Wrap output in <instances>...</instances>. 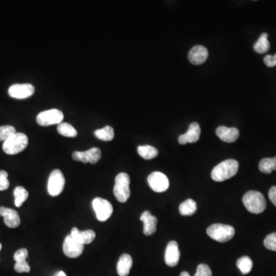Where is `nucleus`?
<instances>
[{"mask_svg":"<svg viewBox=\"0 0 276 276\" xmlns=\"http://www.w3.org/2000/svg\"><path fill=\"white\" fill-rule=\"evenodd\" d=\"M28 255V253L26 249H20V250L15 252V254H14V260L15 261L14 270L16 273H23L30 272V266L26 261Z\"/></svg>","mask_w":276,"mask_h":276,"instance_id":"obj_15","label":"nucleus"},{"mask_svg":"<svg viewBox=\"0 0 276 276\" xmlns=\"http://www.w3.org/2000/svg\"><path fill=\"white\" fill-rule=\"evenodd\" d=\"M266 248L272 251H276V233H271L266 236L264 240Z\"/></svg>","mask_w":276,"mask_h":276,"instance_id":"obj_31","label":"nucleus"},{"mask_svg":"<svg viewBox=\"0 0 276 276\" xmlns=\"http://www.w3.org/2000/svg\"><path fill=\"white\" fill-rule=\"evenodd\" d=\"M138 152L139 155L145 160H151L158 155V150L154 146H150V145L138 146Z\"/></svg>","mask_w":276,"mask_h":276,"instance_id":"obj_24","label":"nucleus"},{"mask_svg":"<svg viewBox=\"0 0 276 276\" xmlns=\"http://www.w3.org/2000/svg\"><path fill=\"white\" fill-rule=\"evenodd\" d=\"M65 179L60 170H54L48 180V192L52 196H57L63 191Z\"/></svg>","mask_w":276,"mask_h":276,"instance_id":"obj_7","label":"nucleus"},{"mask_svg":"<svg viewBox=\"0 0 276 276\" xmlns=\"http://www.w3.org/2000/svg\"><path fill=\"white\" fill-rule=\"evenodd\" d=\"M0 216L4 218V223L9 228H16L20 225V217L13 209L0 207Z\"/></svg>","mask_w":276,"mask_h":276,"instance_id":"obj_17","label":"nucleus"},{"mask_svg":"<svg viewBox=\"0 0 276 276\" xmlns=\"http://www.w3.org/2000/svg\"><path fill=\"white\" fill-rule=\"evenodd\" d=\"M257 53L264 54L268 52L270 48V42L268 39V34L263 33L253 46Z\"/></svg>","mask_w":276,"mask_h":276,"instance_id":"obj_23","label":"nucleus"},{"mask_svg":"<svg viewBox=\"0 0 276 276\" xmlns=\"http://www.w3.org/2000/svg\"><path fill=\"white\" fill-rule=\"evenodd\" d=\"M180 250L178 243L176 241H170L167 244L165 252V263L170 267H174L180 261Z\"/></svg>","mask_w":276,"mask_h":276,"instance_id":"obj_14","label":"nucleus"},{"mask_svg":"<svg viewBox=\"0 0 276 276\" xmlns=\"http://www.w3.org/2000/svg\"><path fill=\"white\" fill-rule=\"evenodd\" d=\"M102 158V151L98 147H93L86 151H75L72 153V159L75 161L82 163H90L92 164L98 163Z\"/></svg>","mask_w":276,"mask_h":276,"instance_id":"obj_10","label":"nucleus"},{"mask_svg":"<svg viewBox=\"0 0 276 276\" xmlns=\"http://www.w3.org/2000/svg\"><path fill=\"white\" fill-rule=\"evenodd\" d=\"M200 134H201V129H200V125L196 122H193V123L190 124L186 133L179 137V143L183 145L187 143H196L200 139Z\"/></svg>","mask_w":276,"mask_h":276,"instance_id":"obj_13","label":"nucleus"},{"mask_svg":"<svg viewBox=\"0 0 276 276\" xmlns=\"http://www.w3.org/2000/svg\"><path fill=\"white\" fill-rule=\"evenodd\" d=\"M114 194L120 203H126L130 198V176L128 173H120L115 177Z\"/></svg>","mask_w":276,"mask_h":276,"instance_id":"obj_3","label":"nucleus"},{"mask_svg":"<svg viewBox=\"0 0 276 276\" xmlns=\"http://www.w3.org/2000/svg\"><path fill=\"white\" fill-rule=\"evenodd\" d=\"M15 133H16L15 128L11 125L0 127V141H5Z\"/></svg>","mask_w":276,"mask_h":276,"instance_id":"obj_30","label":"nucleus"},{"mask_svg":"<svg viewBox=\"0 0 276 276\" xmlns=\"http://www.w3.org/2000/svg\"><path fill=\"white\" fill-rule=\"evenodd\" d=\"M269 197L272 203L276 206V186H273L269 192Z\"/></svg>","mask_w":276,"mask_h":276,"instance_id":"obj_35","label":"nucleus"},{"mask_svg":"<svg viewBox=\"0 0 276 276\" xmlns=\"http://www.w3.org/2000/svg\"><path fill=\"white\" fill-rule=\"evenodd\" d=\"M70 235L74 240H76L77 242L84 245V246L92 243L96 237V234L93 230H88L81 232L76 227L72 229Z\"/></svg>","mask_w":276,"mask_h":276,"instance_id":"obj_20","label":"nucleus"},{"mask_svg":"<svg viewBox=\"0 0 276 276\" xmlns=\"http://www.w3.org/2000/svg\"><path fill=\"white\" fill-rule=\"evenodd\" d=\"M140 220L143 223V233L145 236H151L156 233L157 219L156 216H152L150 211L143 212Z\"/></svg>","mask_w":276,"mask_h":276,"instance_id":"obj_19","label":"nucleus"},{"mask_svg":"<svg viewBox=\"0 0 276 276\" xmlns=\"http://www.w3.org/2000/svg\"><path fill=\"white\" fill-rule=\"evenodd\" d=\"M92 206L99 221L105 222L112 216L113 213V206L112 203L105 199L97 197L92 201Z\"/></svg>","mask_w":276,"mask_h":276,"instance_id":"obj_6","label":"nucleus"},{"mask_svg":"<svg viewBox=\"0 0 276 276\" xmlns=\"http://www.w3.org/2000/svg\"><path fill=\"white\" fill-rule=\"evenodd\" d=\"M197 210V205L192 199L185 200L179 206V211L182 216H192Z\"/></svg>","mask_w":276,"mask_h":276,"instance_id":"obj_22","label":"nucleus"},{"mask_svg":"<svg viewBox=\"0 0 276 276\" xmlns=\"http://www.w3.org/2000/svg\"><path fill=\"white\" fill-rule=\"evenodd\" d=\"M9 186V181L8 180V173L5 170L0 171V191L7 190Z\"/></svg>","mask_w":276,"mask_h":276,"instance_id":"obj_33","label":"nucleus"},{"mask_svg":"<svg viewBox=\"0 0 276 276\" xmlns=\"http://www.w3.org/2000/svg\"><path fill=\"white\" fill-rule=\"evenodd\" d=\"M56 276H67L64 272L61 271L59 273H58V274L56 275Z\"/></svg>","mask_w":276,"mask_h":276,"instance_id":"obj_37","label":"nucleus"},{"mask_svg":"<svg viewBox=\"0 0 276 276\" xmlns=\"http://www.w3.org/2000/svg\"><path fill=\"white\" fill-rule=\"evenodd\" d=\"M243 204L249 212L254 214H260L266 209V201L265 196L260 192H247L243 196Z\"/></svg>","mask_w":276,"mask_h":276,"instance_id":"obj_2","label":"nucleus"},{"mask_svg":"<svg viewBox=\"0 0 276 276\" xmlns=\"http://www.w3.org/2000/svg\"><path fill=\"white\" fill-rule=\"evenodd\" d=\"M212 271L207 265L200 264L196 269L194 276H212Z\"/></svg>","mask_w":276,"mask_h":276,"instance_id":"obj_32","label":"nucleus"},{"mask_svg":"<svg viewBox=\"0 0 276 276\" xmlns=\"http://www.w3.org/2000/svg\"><path fill=\"white\" fill-rule=\"evenodd\" d=\"M15 197V205L17 207H20L28 197V192L22 186H17L13 192Z\"/></svg>","mask_w":276,"mask_h":276,"instance_id":"obj_28","label":"nucleus"},{"mask_svg":"<svg viewBox=\"0 0 276 276\" xmlns=\"http://www.w3.org/2000/svg\"><path fill=\"white\" fill-rule=\"evenodd\" d=\"M208 55L207 48L203 45H195L189 52L188 59L193 65H200L206 62Z\"/></svg>","mask_w":276,"mask_h":276,"instance_id":"obj_16","label":"nucleus"},{"mask_svg":"<svg viewBox=\"0 0 276 276\" xmlns=\"http://www.w3.org/2000/svg\"><path fill=\"white\" fill-rule=\"evenodd\" d=\"M206 233L215 241L226 243L233 238L235 236V229L230 225L216 223L209 226Z\"/></svg>","mask_w":276,"mask_h":276,"instance_id":"obj_5","label":"nucleus"},{"mask_svg":"<svg viewBox=\"0 0 276 276\" xmlns=\"http://www.w3.org/2000/svg\"><path fill=\"white\" fill-rule=\"evenodd\" d=\"M95 135L99 140L111 141L115 138V131L112 127L106 126L102 129L95 131Z\"/></svg>","mask_w":276,"mask_h":276,"instance_id":"obj_25","label":"nucleus"},{"mask_svg":"<svg viewBox=\"0 0 276 276\" xmlns=\"http://www.w3.org/2000/svg\"><path fill=\"white\" fill-rule=\"evenodd\" d=\"M180 276H190V275L187 272H182Z\"/></svg>","mask_w":276,"mask_h":276,"instance_id":"obj_36","label":"nucleus"},{"mask_svg":"<svg viewBox=\"0 0 276 276\" xmlns=\"http://www.w3.org/2000/svg\"><path fill=\"white\" fill-rule=\"evenodd\" d=\"M216 133L220 140L226 143H233L240 137V132L236 128L220 126L216 129Z\"/></svg>","mask_w":276,"mask_h":276,"instance_id":"obj_18","label":"nucleus"},{"mask_svg":"<svg viewBox=\"0 0 276 276\" xmlns=\"http://www.w3.org/2000/svg\"><path fill=\"white\" fill-rule=\"evenodd\" d=\"M1 250H2V244L0 243V251H1Z\"/></svg>","mask_w":276,"mask_h":276,"instance_id":"obj_38","label":"nucleus"},{"mask_svg":"<svg viewBox=\"0 0 276 276\" xmlns=\"http://www.w3.org/2000/svg\"><path fill=\"white\" fill-rule=\"evenodd\" d=\"M150 188L156 193H163L168 190L170 182L166 175L161 172H153L147 178Z\"/></svg>","mask_w":276,"mask_h":276,"instance_id":"obj_9","label":"nucleus"},{"mask_svg":"<svg viewBox=\"0 0 276 276\" xmlns=\"http://www.w3.org/2000/svg\"><path fill=\"white\" fill-rule=\"evenodd\" d=\"M238 170V161L233 159H229L215 166L212 170L211 177L216 182L225 181L234 176Z\"/></svg>","mask_w":276,"mask_h":276,"instance_id":"obj_1","label":"nucleus"},{"mask_svg":"<svg viewBox=\"0 0 276 276\" xmlns=\"http://www.w3.org/2000/svg\"><path fill=\"white\" fill-rule=\"evenodd\" d=\"M35 88L31 84H15L8 88L9 96L16 99H25L35 93Z\"/></svg>","mask_w":276,"mask_h":276,"instance_id":"obj_12","label":"nucleus"},{"mask_svg":"<svg viewBox=\"0 0 276 276\" xmlns=\"http://www.w3.org/2000/svg\"><path fill=\"white\" fill-rule=\"evenodd\" d=\"M264 62L266 66L270 68L276 66V54L275 55H266L264 58Z\"/></svg>","mask_w":276,"mask_h":276,"instance_id":"obj_34","label":"nucleus"},{"mask_svg":"<svg viewBox=\"0 0 276 276\" xmlns=\"http://www.w3.org/2000/svg\"><path fill=\"white\" fill-rule=\"evenodd\" d=\"M237 267L243 275L249 274L253 269V263L249 256H243L237 260Z\"/></svg>","mask_w":276,"mask_h":276,"instance_id":"obj_29","label":"nucleus"},{"mask_svg":"<svg viewBox=\"0 0 276 276\" xmlns=\"http://www.w3.org/2000/svg\"><path fill=\"white\" fill-rule=\"evenodd\" d=\"M28 137L23 133H15L4 141L2 149L8 155H15L25 150L28 146Z\"/></svg>","mask_w":276,"mask_h":276,"instance_id":"obj_4","label":"nucleus"},{"mask_svg":"<svg viewBox=\"0 0 276 276\" xmlns=\"http://www.w3.org/2000/svg\"><path fill=\"white\" fill-rule=\"evenodd\" d=\"M259 168L260 171L266 174H270L273 170H276V156L273 158H264L260 162Z\"/></svg>","mask_w":276,"mask_h":276,"instance_id":"obj_26","label":"nucleus"},{"mask_svg":"<svg viewBox=\"0 0 276 276\" xmlns=\"http://www.w3.org/2000/svg\"><path fill=\"white\" fill-rule=\"evenodd\" d=\"M64 115L58 109H51L38 114L36 118L37 123L40 126H50L62 123Z\"/></svg>","mask_w":276,"mask_h":276,"instance_id":"obj_8","label":"nucleus"},{"mask_svg":"<svg viewBox=\"0 0 276 276\" xmlns=\"http://www.w3.org/2000/svg\"><path fill=\"white\" fill-rule=\"evenodd\" d=\"M132 266H133V260L132 256L128 254L122 255L117 265L118 276H128L130 273Z\"/></svg>","mask_w":276,"mask_h":276,"instance_id":"obj_21","label":"nucleus"},{"mask_svg":"<svg viewBox=\"0 0 276 276\" xmlns=\"http://www.w3.org/2000/svg\"><path fill=\"white\" fill-rule=\"evenodd\" d=\"M84 251V245L77 242L71 235L65 237L63 243L64 254L69 258H78Z\"/></svg>","mask_w":276,"mask_h":276,"instance_id":"obj_11","label":"nucleus"},{"mask_svg":"<svg viewBox=\"0 0 276 276\" xmlns=\"http://www.w3.org/2000/svg\"><path fill=\"white\" fill-rule=\"evenodd\" d=\"M57 130L59 135L66 138H75L78 135L76 129L70 124L65 123V122L59 124Z\"/></svg>","mask_w":276,"mask_h":276,"instance_id":"obj_27","label":"nucleus"}]
</instances>
